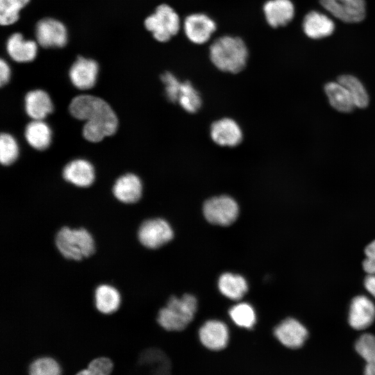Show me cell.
Here are the masks:
<instances>
[{
    "label": "cell",
    "instance_id": "cell-18",
    "mask_svg": "<svg viewBox=\"0 0 375 375\" xmlns=\"http://www.w3.org/2000/svg\"><path fill=\"white\" fill-rule=\"evenodd\" d=\"M62 176L67 182L81 188L91 185L95 178L94 167L83 159H76L67 164Z\"/></svg>",
    "mask_w": 375,
    "mask_h": 375
},
{
    "label": "cell",
    "instance_id": "cell-4",
    "mask_svg": "<svg viewBox=\"0 0 375 375\" xmlns=\"http://www.w3.org/2000/svg\"><path fill=\"white\" fill-rule=\"evenodd\" d=\"M55 242L59 252L67 259L80 260L92 256L94 252L93 238L83 228H61L56 233Z\"/></svg>",
    "mask_w": 375,
    "mask_h": 375
},
{
    "label": "cell",
    "instance_id": "cell-10",
    "mask_svg": "<svg viewBox=\"0 0 375 375\" xmlns=\"http://www.w3.org/2000/svg\"><path fill=\"white\" fill-rule=\"evenodd\" d=\"M35 36L39 44L44 48L62 47L67 40V30L64 24L52 18L42 19L38 22Z\"/></svg>",
    "mask_w": 375,
    "mask_h": 375
},
{
    "label": "cell",
    "instance_id": "cell-20",
    "mask_svg": "<svg viewBox=\"0 0 375 375\" xmlns=\"http://www.w3.org/2000/svg\"><path fill=\"white\" fill-rule=\"evenodd\" d=\"M25 110L33 120H43L53 110L49 95L44 90H35L28 92L24 99Z\"/></svg>",
    "mask_w": 375,
    "mask_h": 375
},
{
    "label": "cell",
    "instance_id": "cell-17",
    "mask_svg": "<svg viewBox=\"0 0 375 375\" xmlns=\"http://www.w3.org/2000/svg\"><path fill=\"white\" fill-rule=\"evenodd\" d=\"M262 9L267 24L273 28L287 25L294 15V7L290 0H268Z\"/></svg>",
    "mask_w": 375,
    "mask_h": 375
},
{
    "label": "cell",
    "instance_id": "cell-3",
    "mask_svg": "<svg viewBox=\"0 0 375 375\" xmlns=\"http://www.w3.org/2000/svg\"><path fill=\"white\" fill-rule=\"evenodd\" d=\"M197 308V299L192 294H185L181 298L171 297L167 306L160 310L158 322L167 331H183L192 321Z\"/></svg>",
    "mask_w": 375,
    "mask_h": 375
},
{
    "label": "cell",
    "instance_id": "cell-23",
    "mask_svg": "<svg viewBox=\"0 0 375 375\" xmlns=\"http://www.w3.org/2000/svg\"><path fill=\"white\" fill-rule=\"evenodd\" d=\"M336 81L349 91L357 109H365L370 103V96L365 85L354 75L344 74L338 76Z\"/></svg>",
    "mask_w": 375,
    "mask_h": 375
},
{
    "label": "cell",
    "instance_id": "cell-22",
    "mask_svg": "<svg viewBox=\"0 0 375 375\" xmlns=\"http://www.w3.org/2000/svg\"><path fill=\"white\" fill-rule=\"evenodd\" d=\"M7 52L10 58L18 62H27L35 59L37 44L33 40H25L19 33H13L6 43Z\"/></svg>",
    "mask_w": 375,
    "mask_h": 375
},
{
    "label": "cell",
    "instance_id": "cell-27",
    "mask_svg": "<svg viewBox=\"0 0 375 375\" xmlns=\"http://www.w3.org/2000/svg\"><path fill=\"white\" fill-rule=\"evenodd\" d=\"M177 102L185 111L190 113L198 111L201 106L199 93L188 81L181 83L177 94Z\"/></svg>",
    "mask_w": 375,
    "mask_h": 375
},
{
    "label": "cell",
    "instance_id": "cell-7",
    "mask_svg": "<svg viewBox=\"0 0 375 375\" xmlns=\"http://www.w3.org/2000/svg\"><path fill=\"white\" fill-rule=\"evenodd\" d=\"M138 235L143 246L149 249H157L172 240L174 233L167 222L161 218H155L143 222Z\"/></svg>",
    "mask_w": 375,
    "mask_h": 375
},
{
    "label": "cell",
    "instance_id": "cell-1",
    "mask_svg": "<svg viewBox=\"0 0 375 375\" xmlns=\"http://www.w3.org/2000/svg\"><path fill=\"white\" fill-rule=\"evenodd\" d=\"M71 115L85 120L83 135L91 142L101 141L113 135L118 126L117 117L110 105L103 99L92 95H80L74 98L69 106Z\"/></svg>",
    "mask_w": 375,
    "mask_h": 375
},
{
    "label": "cell",
    "instance_id": "cell-36",
    "mask_svg": "<svg viewBox=\"0 0 375 375\" xmlns=\"http://www.w3.org/2000/svg\"><path fill=\"white\" fill-rule=\"evenodd\" d=\"M10 78V69L8 63L1 59L0 60V84H6Z\"/></svg>",
    "mask_w": 375,
    "mask_h": 375
},
{
    "label": "cell",
    "instance_id": "cell-12",
    "mask_svg": "<svg viewBox=\"0 0 375 375\" xmlns=\"http://www.w3.org/2000/svg\"><path fill=\"white\" fill-rule=\"evenodd\" d=\"M99 66L94 60L78 57L69 69V78L78 89L88 90L96 83Z\"/></svg>",
    "mask_w": 375,
    "mask_h": 375
},
{
    "label": "cell",
    "instance_id": "cell-38",
    "mask_svg": "<svg viewBox=\"0 0 375 375\" xmlns=\"http://www.w3.org/2000/svg\"><path fill=\"white\" fill-rule=\"evenodd\" d=\"M364 375H375V359L366 362Z\"/></svg>",
    "mask_w": 375,
    "mask_h": 375
},
{
    "label": "cell",
    "instance_id": "cell-34",
    "mask_svg": "<svg viewBox=\"0 0 375 375\" xmlns=\"http://www.w3.org/2000/svg\"><path fill=\"white\" fill-rule=\"evenodd\" d=\"M160 78L165 85V92L167 100L172 103L177 102V94L181 82L169 72L163 73Z\"/></svg>",
    "mask_w": 375,
    "mask_h": 375
},
{
    "label": "cell",
    "instance_id": "cell-5",
    "mask_svg": "<svg viewBox=\"0 0 375 375\" xmlns=\"http://www.w3.org/2000/svg\"><path fill=\"white\" fill-rule=\"evenodd\" d=\"M144 26L151 32L155 40L166 42L178 33L181 19L172 7L167 4H160L153 14L145 19Z\"/></svg>",
    "mask_w": 375,
    "mask_h": 375
},
{
    "label": "cell",
    "instance_id": "cell-2",
    "mask_svg": "<svg viewBox=\"0 0 375 375\" xmlns=\"http://www.w3.org/2000/svg\"><path fill=\"white\" fill-rule=\"evenodd\" d=\"M211 62L219 70L236 74L245 67L248 49L239 37L224 35L217 38L209 48Z\"/></svg>",
    "mask_w": 375,
    "mask_h": 375
},
{
    "label": "cell",
    "instance_id": "cell-24",
    "mask_svg": "<svg viewBox=\"0 0 375 375\" xmlns=\"http://www.w3.org/2000/svg\"><path fill=\"white\" fill-rule=\"evenodd\" d=\"M25 138L28 143L37 150H44L51 142V130L43 120H33L25 128Z\"/></svg>",
    "mask_w": 375,
    "mask_h": 375
},
{
    "label": "cell",
    "instance_id": "cell-25",
    "mask_svg": "<svg viewBox=\"0 0 375 375\" xmlns=\"http://www.w3.org/2000/svg\"><path fill=\"white\" fill-rule=\"evenodd\" d=\"M218 288L223 295L232 300L242 299L248 290V285L244 277L229 272L220 276Z\"/></svg>",
    "mask_w": 375,
    "mask_h": 375
},
{
    "label": "cell",
    "instance_id": "cell-32",
    "mask_svg": "<svg viewBox=\"0 0 375 375\" xmlns=\"http://www.w3.org/2000/svg\"><path fill=\"white\" fill-rule=\"evenodd\" d=\"M113 364L110 359L99 357L92 360L85 369L78 372L76 375H110Z\"/></svg>",
    "mask_w": 375,
    "mask_h": 375
},
{
    "label": "cell",
    "instance_id": "cell-16",
    "mask_svg": "<svg viewBox=\"0 0 375 375\" xmlns=\"http://www.w3.org/2000/svg\"><path fill=\"white\" fill-rule=\"evenodd\" d=\"M323 91L329 106L335 111L349 114L356 109L349 91L336 80L326 82Z\"/></svg>",
    "mask_w": 375,
    "mask_h": 375
},
{
    "label": "cell",
    "instance_id": "cell-31",
    "mask_svg": "<svg viewBox=\"0 0 375 375\" xmlns=\"http://www.w3.org/2000/svg\"><path fill=\"white\" fill-rule=\"evenodd\" d=\"M29 375H61L59 364L52 358L42 357L33 361L28 367Z\"/></svg>",
    "mask_w": 375,
    "mask_h": 375
},
{
    "label": "cell",
    "instance_id": "cell-26",
    "mask_svg": "<svg viewBox=\"0 0 375 375\" xmlns=\"http://www.w3.org/2000/svg\"><path fill=\"white\" fill-rule=\"evenodd\" d=\"M97 309L104 314L115 312L120 304V295L118 291L109 285H100L94 293Z\"/></svg>",
    "mask_w": 375,
    "mask_h": 375
},
{
    "label": "cell",
    "instance_id": "cell-35",
    "mask_svg": "<svg viewBox=\"0 0 375 375\" xmlns=\"http://www.w3.org/2000/svg\"><path fill=\"white\" fill-rule=\"evenodd\" d=\"M365 254L363 269L367 274H375V240L366 247Z\"/></svg>",
    "mask_w": 375,
    "mask_h": 375
},
{
    "label": "cell",
    "instance_id": "cell-29",
    "mask_svg": "<svg viewBox=\"0 0 375 375\" xmlns=\"http://www.w3.org/2000/svg\"><path fill=\"white\" fill-rule=\"evenodd\" d=\"M30 0H0V23L2 26L14 24L19 19V12Z\"/></svg>",
    "mask_w": 375,
    "mask_h": 375
},
{
    "label": "cell",
    "instance_id": "cell-30",
    "mask_svg": "<svg viewBox=\"0 0 375 375\" xmlns=\"http://www.w3.org/2000/svg\"><path fill=\"white\" fill-rule=\"evenodd\" d=\"M19 155V147L15 139L8 133L0 137V161L3 165L14 162Z\"/></svg>",
    "mask_w": 375,
    "mask_h": 375
},
{
    "label": "cell",
    "instance_id": "cell-19",
    "mask_svg": "<svg viewBox=\"0 0 375 375\" xmlns=\"http://www.w3.org/2000/svg\"><path fill=\"white\" fill-rule=\"evenodd\" d=\"M112 192L117 199L125 203L137 202L142 193V184L140 178L131 173L119 177L115 181Z\"/></svg>",
    "mask_w": 375,
    "mask_h": 375
},
{
    "label": "cell",
    "instance_id": "cell-21",
    "mask_svg": "<svg viewBox=\"0 0 375 375\" xmlns=\"http://www.w3.org/2000/svg\"><path fill=\"white\" fill-rule=\"evenodd\" d=\"M334 28L333 22L326 15L317 11L308 12L303 21L304 33L312 39L327 37L333 33Z\"/></svg>",
    "mask_w": 375,
    "mask_h": 375
},
{
    "label": "cell",
    "instance_id": "cell-33",
    "mask_svg": "<svg viewBox=\"0 0 375 375\" xmlns=\"http://www.w3.org/2000/svg\"><path fill=\"white\" fill-rule=\"evenodd\" d=\"M355 348L366 362L375 359V335L370 333L362 335L356 341Z\"/></svg>",
    "mask_w": 375,
    "mask_h": 375
},
{
    "label": "cell",
    "instance_id": "cell-15",
    "mask_svg": "<svg viewBox=\"0 0 375 375\" xmlns=\"http://www.w3.org/2000/svg\"><path fill=\"white\" fill-rule=\"evenodd\" d=\"M212 140L222 147H235L242 140V132L232 119L223 118L215 122L210 128Z\"/></svg>",
    "mask_w": 375,
    "mask_h": 375
},
{
    "label": "cell",
    "instance_id": "cell-8",
    "mask_svg": "<svg viewBox=\"0 0 375 375\" xmlns=\"http://www.w3.org/2000/svg\"><path fill=\"white\" fill-rule=\"evenodd\" d=\"M183 26L187 38L196 44L207 42L217 29L215 22L208 15L201 12L188 15Z\"/></svg>",
    "mask_w": 375,
    "mask_h": 375
},
{
    "label": "cell",
    "instance_id": "cell-28",
    "mask_svg": "<svg viewBox=\"0 0 375 375\" xmlns=\"http://www.w3.org/2000/svg\"><path fill=\"white\" fill-rule=\"evenodd\" d=\"M229 315L236 325L243 328H252L256 321L253 308L247 303H240L233 306L229 310Z\"/></svg>",
    "mask_w": 375,
    "mask_h": 375
},
{
    "label": "cell",
    "instance_id": "cell-6",
    "mask_svg": "<svg viewBox=\"0 0 375 375\" xmlns=\"http://www.w3.org/2000/svg\"><path fill=\"white\" fill-rule=\"evenodd\" d=\"M206 220L215 225L228 226L238 217L237 202L228 195L214 197L206 200L203 206Z\"/></svg>",
    "mask_w": 375,
    "mask_h": 375
},
{
    "label": "cell",
    "instance_id": "cell-9",
    "mask_svg": "<svg viewBox=\"0 0 375 375\" xmlns=\"http://www.w3.org/2000/svg\"><path fill=\"white\" fill-rule=\"evenodd\" d=\"M319 2L331 15L344 22H359L365 17V0H319Z\"/></svg>",
    "mask_w": 375,
    "mask_h": 375
},
{
    "label": "cell",
    "instance_id": "cell-11",
    "mask_svg": "<svg viewBox=\"0 0 375 375\" xmlns=\"http://www.w3.org/2000/svg\"><path fill=\"white\" fill-rule=\"evenodd\" d=\"M274 335L285 347L290 349L301 347L308 337L306 328L294 318L282 321L274 329Z\"/></svg>",
    "mask_w": 375,
    "mask_h": 375
},
{
    "label": "cell",
    "instance_id": "cell-14",
    "mask_svg": "<svg viewBox=\"0 0 375 375\" xmlns=\"http://www.w3.org/2000/svg\"><path fill=\"white\" fill-rule=\"evenodd\" d=\"M375 319V305L367 297L359 295L351 303L349 323L356 330H363L369 326Z\"/></svg>",
    "mask_w": 375,
    "mask_h": 375
},
{
    "label": "cell",
    "instance_id": "cell-37",
    "mask_svg": "<svg viewBox=\"0 0 375 375\" xmlns=\"http://www.w3.org/2000/svg\"><path fill=\"white\" fill-rule=\"evenodd\" d=\"M364 285L366 290L375 297V274H367Z\"/></svg>",
    "mask_w": 375,
    "mask_h": 375
},
{
    "label": "cell",
    "instance_id": "cell-13",
    "mask_svg": "<svg viewBox=\"0 0 375 375\" xmlns=\"http://www.w3.org/2000/svg\"><path fill=\"white\" fill-rule=\"evenodd\" d=\"M199 336L201 344L212 351L224 349L229 339L226 325L218 320H209L205 322L199 329Z\"/></svg>",
    "mask_w": 375,
    "mask_h": 375
}]
</instances>
